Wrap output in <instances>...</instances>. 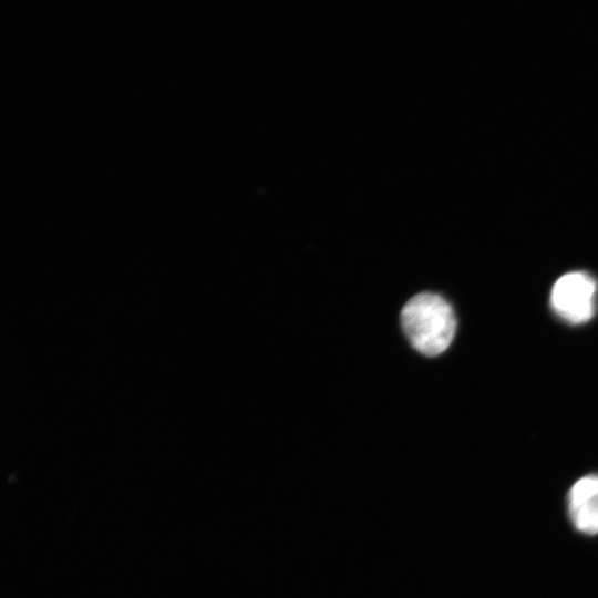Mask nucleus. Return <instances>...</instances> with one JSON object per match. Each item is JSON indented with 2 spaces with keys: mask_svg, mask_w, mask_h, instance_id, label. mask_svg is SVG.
<instances>
[{
  "mask_svg": "<svg viewBox=\"0 0 598 598\" xmlns=\"http://www.w3.org/2000/svg\"><path fill=\"white\" fill-rule=\"evenodd\" d=\"M400 321L410 344L429 357L444 352L456 331L452 306L434 292H421L409 299L401 310Z\"/></svg>",
  "mask_w": 598,
  "mask_h": 598,
  "instance_id": "f257e3e1",
  "label": "nucleus"
},
{
  "mask_svg": "<svg viewBox=\"0 0 598 598\" xmlns=\"http://www.w3.org/2000/svg\"><path fill=\"white\" fill-rule=\"evenodd\" d=\"M595 279L586 272L573 271L561 276L551 290V306L567 322L588 321L595 311Z\"/></svg>",
  "mask_w": 598,
  "mask_h": 598,
  "instance_id": "f03ea898",
  "label": "nucleus"
},
{
  "mask_svg": "<svg viewBox=\"0 0 598 598\" xmlns=\"http://www.w3.org/2000/svg\"><path fill=\"white\" fill-rule=\"evenodd\" d=\"M568 512L578 530L598 533V474L584 476L571 486Z\"/></svg>",
  "mask_w": 598,
  "mask_h": 598,
  "instance_id": "7ed1b4c3",
  "label": "nucleus"
}]
</instances>
